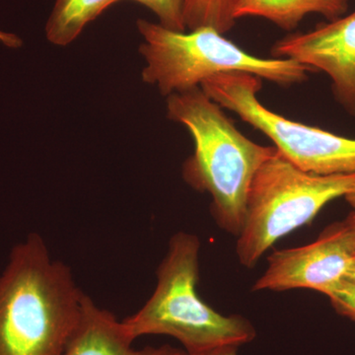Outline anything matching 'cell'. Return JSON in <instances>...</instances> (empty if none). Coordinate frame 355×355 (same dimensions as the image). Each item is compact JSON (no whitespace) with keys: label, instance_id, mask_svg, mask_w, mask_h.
I'll return each mask as SVG.
<instances>
[{"label":"cell","instance_id":"obj_18","mask_svg":"<svg viewBox=\"0 0 355 355\" xmlns=\"http://www.w3.org/2000/svg\"><path fill=\"white\" fill-rule=\"evenodd\" d=\"M347 220L349 221L350 226L354 229V232L355 234V211L354 214H350L349 217H347Z\"/></svg>","mask_w":355,"mask_h":355},{"label":"cell","instance_id":"obj_13","mask_svg":"<svg viewBox=\"0 0 355 355\" xmlns=\"http://www.w3.org/2000/svg\"><path fill=\"white\" fill-rule=\"evenodd\" d=\"M153 11L158 23L166 29L184 32V3L186 0H132Z\"/></svg>","mask_w":355,"mask_h":355},{"label":"cell","instance_id":"obj_1","mask_svg":"<svg viewBox=\"0 0 355 355\" xmlns=\"http://www.w3.org/2000/svg\"><path fill=\"white\" fill-rule=\"evenodd\" d=\"M85 293L69 266L32 233L13 247L0 275V355H62Z\"/></svg>","mask_w":355,"mask_h":355},{"label":"cell","instance_id":"obj_3","mask_svg":"<svg viewBox=\"0 0 355 355\" xmlns=\"http://www.w3.org/2000/svg\"><path fill=\"white\" fill-rule=\"evenodd\" d=\"M200 251L198 236H172L156 272L153 295L137 313L121 320L133 340L147 335L172 336L188 355L253 342L256 330L249 320L219 314L198 295Z\"/></svg>","mask_w":355,"mask_h":355},{"label":"cell","instance_id":"obj_19","mask_svg":"<svg viewBox=\"0 0 355 355\" xmlns=\"http://www.w3.org/2000/svg\"><path fill=\"white\" fill-rule=\"evenodd\" d=\"M7 33L0 31V43L3 44L6 43L7 40Z\"/></svg>","mask_w":355,"mask_h":355},{"label":"cell","instance_id":"obj_9","mask_svg":"<svg viewBox=\"0 0 355 355\" xmlns=\"http://www.w3.org/2000/svg\"><path fill=\"white\" fill-rule=\"evenodd\" d=\"M133 342L123 322L85 294L78 324L62 355H188L170 345L135 349Z\"/></svg>","mask_w":355,"mask_h":355},{"label":"cell","instance_id":"obj_7","mask_svg":"<svg viewBox=\"0 0 355 355\" xmlns=\"http://www.w3.org/2000/svg\"><path fill=\"white\" fill-rule=\"evenodd\" d=\"M354 252V229L347 219L336 222L311 244L273 252L253 291L307 288L326 294L345 279Z\"/></svg>","mask_w":355,"mask_h":355},{"label":"cell","instance_id":"obj_4","mask_svg":"<svg viewBox=\"0 0 355 355\" xmlns=\"http://www.w3.org/2000/svg\"><path fill=\"white\" fill-rule=\"evenodd\" d=\"M137 27L144 38L139 46L146 62L142 81L166 97L200 87L221 73L244 72L287 87L307 80L313 72L295 60L256 57L211 27L173 31L146 19L137 20Z\"/></svg>","mask_w":355,"mask_h":355},{"label":"cell","instance_id":"obj_2","mask_svg":"<svg viewBox=\"0 0 355 355\" xmlns=\"http://www.w3.org/2000/svg\"><path fill=\"white\" fill-rule=\"evenodd\" d=\"M168 119L193 137L195 150L183 166L184 181L211 197V214L219 227L241 232L250 187L257 171L277 153L248 139L223 108L200 87L168 96Z\"/></svg>","mask_w":355,"mask_h":355},{"label":"cell","instance_id":"obj_6","mask_svg":"<svg viewBox=\"0 0 355 355\" xmlns=\"http://www.w3.org/2000/svg\"><path fill=\"white\" fill-rule=\"evenodd\" d=\"M263 79L230 72L211 77L200 88L223 109L260 130L277 150L303 171L312 174H355V139L291 121L259 100Z\"/></svg>","mask_w":355,"mask_h":355},{"label":"cell","instance_id":"obj_14","mask_svg":"<svg viewBox=\"0 0 355 355\" xmlns=\"http://www.w3.org/2000/svg\"><path fill=\"white\" fill-rule=\"evenodd\" d=\"M336 312L355 321V282L342 279L326 292Z\"/></svg>","mask_w":355,"mask_h":355},{"label":"cell","instance_id":"obj_11","mask_svg":"<svg viewBox=\"0 0 355 355\" xmlns=\"http://www.w3.org/2000/svg\"><path fill=\"white\" fill-rule=\"evenodd\" d=\"M121 0H55L46 21V40L58 46L76 41L86 26Z\"/></svg>","mask_w":355,"mask_h":355},{"label":"cell","instance_id":"obj_17","mask_svg":"<svg viewBox=\"0 0 355 355\" xmlns=\"http://www.w3.org/2000/svg\"><path fill=\"white\" fill-rule=\"evenodd\" d=\"M345 200H347V202L349 203L350 205H352V207H354L355 210V188L354 189V191H352V193H349V195L345 196Z\"/></svg>","mask_w":355,"mask_h":355},{"label":"cell","instance_id":"obj_8","mask_svg":"<svg viewBox=\"0 0 355 355\" xmlns=\"http://www.w3.org/2000/svg\"><path fill=\"white\" fill-rule=\"evenodd\" d=\"M275 58H287L321 70L331 80L336 101L355 116V11L318 26L308 33H296L272 46Z\"/></svg>","mask_w":355,"mask_h":355},{"label":"cell","instance_id":"obj_5","mask_svg":"<svg viewBox=\"0 0 355 355\" xmlns=\"http://www.w3.org/2000/svg\"><path fill=\"white\" fill-rule=\"evenodd\" d=\"M354 188L355 174L305 172L277 150L261 166L250 187L236 246L240 263L254 268L275 242L309 223L327 203Z\"/></svg>","mask_w":355,"mask_h":355},{"label":"cell","instance_id":"obj_12","mask_svg":"<svg viewBox=\"0 0 355 355\" xmlns=\"http://www.w3.org/2000/svg\"><path fill=\"white\" fill-rule=\"evenodd\" d=\"M236 0H186L184 23L189 31L211 27L225 34L235 25Z\"/></svg>","mask_w":355,"mask_h":355},{"label":"cell","instance_id":"obj_10","mask_svg":"<svg viewBox=\"0 0 355 355\" xmlns=\"http://www.w3.org/2000/svg\"><path fill=\"white\" fill-rule=\"evenodd\" d=\"M349 4V0H236L234 18H265L292 31L308 14H320L329 21L338 19L347 13Z\"/></svg>","mask_w":355,"mask_h":355},{"label":"cell","instance_id":"obj_16","mask_svg":"<svg viewBox=\"0 0 355 355\" xmlns=\"http://www.w3.org/2000/svg\"><path fill=\"white\" fill-rule=\"evenodd\" d=\"M345 279L355 282V252L352 261H350L349 268H347V273H345Z\"/></svg>","mask_w":355,"mask_h":355},{"label":"cell","instance_id":"obj_15","mask_svg":"<svg viewBox=\"0 0 355 355\" xmlns=\"http://www.w3.org/2000/svg\"><path fill=\"white\" fill-rule=\"evenodd\" d=\"M238 349L239 347H236V345H225V347H216V349L191 355H237Z\"/></svg>","mask_w":355,"mask_h":355}]
</instances>
